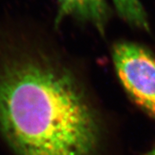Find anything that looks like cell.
<instances>
[{"mask_svg": "<svg viewBox=\"0 0 155 155\" xmlns=\"http://www.w3.org/2000/svg\"><path fill=\"white\" fill-rule=\"evenodd\" d=\"M112 58L126 92L155 117V56L140 45L122 41L113 47Z\"/></svg>", "mask_w": 155, "mask_h": 155, "instance_id": "cell-2", "label": "cell"}, {"mask_svg": "<svg viewBox=\"0 0 155 155\" xmlns=\"http://www.w3.org/2000/svg\"><path fill=\"white\" fill-rule=\"evenodd\" d=\"M56 24L66 17L91 23L101 34L104 33L110 11L106 0H57Z\"/></svg>", "mask_w": 155, "mask_h": 155, "instance_id": "cell-3", "label": "cell"}, {"mask_svg": "<svg viewBox=\"0 0 155 155\" xmlns=\"http://www.w3.org/2000/svg\"><path fill=\"white\" fill-rule=\"evenodd\" d=\"M0 134L15 155H96L99 147L81 84L32 34L0 32Z\"/></svg>", "mask_w": 155, "mask_h": 155, "instance_id": "cell-1", "label": "cell"}, {"mask_svg": "<svg viewBox=\"0 0 155 155\" xmlns=\"http://www.w3.org/2000/svg\"><path fill=\"white\" fill-rule=\"evenodd\" d=\"M118 15L134 27L147 30L148 18L140 0H111Z\"/></svg>", "mask_w": 155, "mask_h": 155, "instance_id": "cell-4", "label": "cell"}, {"mask_svg": "<svg viewBox=\"0 0 155 155\" xmlns=\"http://www.w3.org/2000/svg\"><path fill=\"white\" fill-rule=\"evenodd\" d=\"M146 155H155V148L154 149H153L151 152H149L147 154H146Z\"/></svg>", "mask_w": 155, "mask_h": 155, "instance_id": "cell-5", "label": "cell"}]
</instances>
